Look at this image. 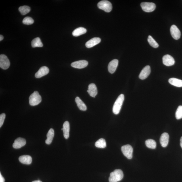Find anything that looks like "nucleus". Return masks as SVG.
Wrapping results in <instances>:
<instances>
[{"instance_id":"f257e3e1","label":"nucleus","mask_w":182,"mask_h":182,"mask_svg":"<svg viewBox=\"0 0 182 182\" xmlns=\"http://www.w3.org/2000/svg\"><path fill=\"white\" fill-rule=\"evenodd\" d=\"M123 177L122 171L120 169H116L110 174L109 181V182H117L121 181Z\"/></svg>"},{"instance_id":"f03ea898","label":"nucleus","mask_w":182,"mask_h":182,"mask_svg":"<svg viewBox=\"0 0 182 182\" xmlns=\"http://www.w3.org/2000/svg\"><path fill=\"white\" fill-rule=\"evenodd\" d=\"M124 99V95L122 94H120L114 103L113 108V112L115 115H117L119 113Z\"/></svg>"},{"instance_id":"7ed1b4c3","label":"nucleus","mask_w":182,"mask_h":182,"mask_svg":"<svg viewBox=\"0 0 182 182\" xmlns=\"http://www.w3.org/2000/svg\"><path fill=\"white\" fill-rule=\"evenodd\" d=\"M42 97L37 91H35L29 97V103L31 106H35L41 102Z\"/></svg>"},{"instance_id":"20e7f679","label":"nucleus","mask_w":182,"mask_h":182,"mask_svg":"<svg viewBox=\"0 0 182 182\" xmlns=\"http://www.w3.org/2000/svg\"><path fill=\"white\" fill-rule=\"evenodd\" d=\"M98 7L99 9L108 13L110 12L113 9L111 3L107 1H102L99 2L98 4Z\"/></svg>"},{"instance_id":"39448f33","label":"nucleus","mask_w":182,"mask_h":182,"mask_svg":"<svg viewBox=\"0 0 182 182\" xmlns=\"http://www.w3.org/2000/svg\"><path fill=\"white\" fill-rule=\"evenodd\" d=\"M122 151L124 155L129 159H132L133 157V149L130 145H125L121 148Z\"/></svg>"},{"instance_id":"423d86ee","label":"nucleus","mask_w":182,"mask_h":182,"mask_svg":"<svg viewBox=\"0 0 182 182\" xmlns=\"http://www.w3.org/2000/svg\"><path fill=\"white\" fill-rule=\"evenodd\" d=\"M141 6L143 11L148 13L154 11L156 8L155 4L149 2H143L141 3Z\"/></svg>"},{"instance_id":"0eeeda50","label":"nucleus","mask_w":182,"mask_h":182,"mask_svg":"<svg viewBox=\"0 0 182 182\" xmlns=\"http://www.w3.org/2000/svg\"><path fill=\"white\" fill-rule=\"evenodd\" d=\"M10 61L7 57L4 54L0 56V67L3 69H7L10 66Z\"/></svg>"},{"instance_id":"6e6552de","label":"nucleus","mask_w":182,"mask_h":182,"mask_svg":"<svg viewBox=\"0 0 182 182\" xmlns=\"http://www.w3.org/2000/svg\"><path fill=\"white\" fill-rule=\"evenodd\" d=\"M163 63L166 66H171L174 64L175 61L172 56L167 54L163 57Z\"/></svg>"},{"instance_id":"1a4fd4ad","label":"nucleus","mask_w":182,"mask_h":182,"mask_svg":"<svg viewBox=\"0 0 182 182\" xmlns=\"http://www.w3.org/2000/svg\"><path fill=\"white\" fill-rule=\"evenodd\" d=\"M170 33L172 37L176 40H179L181 37V31L175 25H173L170 28Z\"/></svg>"},{"instance_id":"9d476101","label":"nucleus","mask_w":182,"mask_h":182,"mask_svg":"<svg viewBox=\"0 0 182 182\" xmlns=\"http://www.w3.org/2000/svg\"><path fill=\"white\" fill-rule=\"evenodd\" d=\"M88 62L85 60H81L75 61L72 63L71 66L74 68L81 69L85 68L88 66Z\"/></svg>"},{"instance_id":"9b49d317","label":"nucleus","mask_w":182,"mask_h":182,"mask_svg":"<svg viewBox=\"0 0 182 182\" xmlns=\"http://www.w3.org/2000/svg\"><path fill=\"white\" fill-rule=\"evenodd\" d=\"M151 72V67L149 65H147L141 71L139 75V78L141 80L145 79L149 76Z\"/></svg>"},{"instance_id":"f8f14e48","label":"nucleus","mask_w":182,"mask_h":182,"mask_svg":"<svg viewBox=\"0 0 182 182\" xmlns=\"http://www.w3.org/2000/svg\"><path fill=\"white\" fill-rule=\"evenodd\" d=\"M26 144L25 139L22 138H18L15 140L13 147L15 149H20L24 146Z\"/></svg>"},{"instance_id":"ddd939ff","label":"nucleus","mask_w":182,"mask_h":182,"mask_svg":"<svg viewBox=\"0 0 182 182\" xmlns=\"http://www.w3.org/2000/svg\"><path fill=\"white\" fill-rule=\"evenodd\" d=\"M49 70L47 67H42L40 68L39 71L35 73V77L37 78H40L45 76L49 73Z\"/></svg>"},{"instance_id":"4468645a","label":"nucleus","mask_w":182,"mask_h":182,"mask_svg":"<svg viewBox=\"0 0 182 182\" xmlns=\"http://www.w3.org/2000/svg\"><path fill=\"white\" fill-rule=\"evenodd\" d=\"M118 63V60L116 59L112 60L109 63L108 69L110 73L113 74L116 71Z\"/></svg>"},{"instance_id":"2eb2a0df","label":"nucleus","mask_w":182,"mask_h":182,"mask_svg":"<svg viewBox=\"0 0 182 182\" xmlns=\"http://www.w3.org/2000/svg\"><path fill=\"white\" fill-rule=\"evenodd\" d=\"M169 136L168 133H163L160 137V142L161 145L163 147H165L168 145Z\"/></svg>"},{"instance_id":"dca6fc26","label":"nucleus","mask_w":182,"mask_h":182,"mask_svg":"<svg viewBox=\"0 0 182 182\" xmlns=\"http://www.w3.org/2000/svg\"><path fill=\"white\" fill-rule=\"evenodd\" d=\"M87 92L91 97L95 98L98 94V90L96 85L94 83H91L89 85Z\"/></svg>"},{"instance_id":"f3484780","label":"nucleus","mask_w":182,"mask_h":182,"mask_svg":"<svg viewBox=\"0 0 182 182\" xmlns=\"http://www.w3.org/2000/svg\"><path fill=\"white\" fill-rule=\"evenodd\" d=\"M101 41L100 38L95 37L93 38L87 42L85 44L86 47L88 48H92L93 47L96 45Z\"/></svg>"},{"instance_id":"a211bd4d","label":"nucleus","mask_w":182,"mask_h":182,"mask_svg":"<svg viewBox=\"0 0 182 182\" xmlns=\"http://www.w3.org/2000/svg\"><path fill=\"white\" fill-rule=\"evenodd\" d=\"M19 160L22 164L30 165L31 163L32 159L31 156L28 155H23L19 157Z\"/></svg>"},{"instance_id":"6ab92c4d","label":"nucleus","mask_w":182,"mask_h":182,"mask_svg":"<svg viewBox=\"0 0 182 182\" xmlns=\"http://www.w3.org/2000/svg\"><path fill=\"white\" fill-rule=\"evenodd\" d=\"M69 124L68 121H65L63 126V135L66 139H67L69 137Z\"/></svg>"},{"instance_id":"aec40b11","label":"nucleus","mask_w":182,"mask_h":182,"mask_svg":"<svg viewBox=\"0 0 182 182\" xmlns=\"http://www.w3.org/2000/svg\"><path fill=\"white\" fill-rule=\"evenodd\" d=\"M169 83L177 87H182V80L177 78H171L168 80Z\"/></svg>"},{"instance_id":"412c9836","label":"nucleus","mask_w":182,"mask_h":182,"mask_svg":"<svg viewBox=\"0 0 182 182\" xmlns=\"http://www.w3.org/2000/svg\"><path fill=\"white\" fill-rule=\"evenodd\" d=\"M54 135V131L53 129H50V130L49 131L47 135V139L45 141V143L49 145L52 143Z\"/></svg>"},{"instance_id":"4be33fe9","label":"nucleus","mask_w":182,"mask_h":182,"mask_svg":"<svg viewBox=\"0 0 182 182\" xmlns=\"http://www.w3.org/2000/svg\"><path fill=\"white\" fill-rule=\"evenodd\" d=\"M75 102L77 104L78 107L81 111H85L87 110V107L85 104L79 97H77L75 99Z\"/></svg>"},{"instance_id":"5701e85b","label":"nucleus","mask_w":182,"mask_h":182,"mask_svg":"<svg viewBox=\"0 0 182 182\" xmlns=\"http://www.w3.org/2000/svg\"><path fill=\"white\" fill-rule=\"evenodd\" d=\"M86 29L83 27H80L73 31L72 35L74 37H78L80 35L84 34L86 33Z\"/></svg>"},{"instance_id":"b1692460","label":"nucleus","mask_w":182,"mask_h":182,"mask_svg":"<svg viewBox=\"0 0 182 182\" xmlns=\"http://www.w3.org/2000/svg\"><path fill=\"white\" fill-rule=\"evenodd\" d=\"M31 46L33 48L37 47H42L43 46V44L41 39L39 37L35 38L31 42Z\"/></svg>"},{"instance_id":"393cba45","label":"nucleus","mask_w":182,"mask_h":182,"mask_svg":"<svg viewBox=\"0 0 182 182\" xmlns=\"http://www.w3.org/2000/svg\"><path fill=\"white\" fill-rule=\"evenodd\" d=\"M145 144L147 147L149 149H154L156 147V142L154 140L151 139L147 140L145 141Z\"/></svg>"},{"instance_id":"a878e982","label":"nucleus","mask_w":182,"mask_h":182,"mask_svg":"<svg viewBox=\"0 0 182 182\" xmlns=\"http://www.w3.org/2000/svg\"><path fill=\"white\" fill-rule=\"evenodd\" d=\"M95 145L97 147L104 148L106 147V142L104 139L101 138L96 142Z\"/></svg>"},{"instance_id":"bb28decb","label":"nucleus","mask_w":182,"mask_h":182,"mask_svg":"<svg viewBox=\"0 0 182 182\" xmlns=\"http://www.w3.org/2000/svg\"><path fill=\"white\" fill-rule=\"evenodd\" d=\"M19 10L22 15H24L30 12L31 8L28 6H23L19 8Z\"/></svg>"},{"instance_id":"cd10ccee","label":"nucleus","mask_w":182,"mask_h":182,"mask_svg":"<svg viewBox=\"0 0 182 182\" xmlns=\"http://www.w3.org/2000/svg\"><path fill=\"white\" fill-rule=\"evenodd\" d=\"M147 41L149 45L154 48H157L159 46L158 44L154 40L151 36L148 37Z\"/></svg>"},{"instance_id":"c85d7f7f","label":"nucleus","mask_w":182,"mask_h":182,"mask_svg":"<svg viewBox=\"0 0 182 182\" xmlns=\"http://www.w3.org/2000/svg\"><path fill=\"white\" fill-rule=\"evenodd\" d=\"M175 117L177 119L182 118V106H179L176 110L175 113Z\"/></svg>"},{"instance_id":"c756f323","label":"nucleus","mask_w":182,"mask_h":182,"mask_svg":"<svg viewBox=\"0 0 182 182\" xmlns=\"http://www.w3.org/2000/svg\"><path fill=\"white\" fill-rule=\"evenodd\" d=\"M34 22V21L33 19L29 17H26L23 19L22 21L23 24L28 25L33 24Z\"/></svg>"},{"instance_id":"7c9ffc66","label":"nucleus","mask_w":182,"mask_h":182,"mask_svg":"<svg viewBox=\"0 0 182 182\" xmlns=\"http://www.w3.org/2000/svg\"><path fill=\"white\" fill-rule=\"evenodd\" d=\"M6 118L5 113H2L0 115V128H1Z\"/></svg>"},{"instance_id":"2f4dec72","label":"nucleus","mask_w":182,"mask_h":182,"mask_svg":"<svg viewBox=\"0 0 182 182\" xmlns=\"http://www.w3.org/2000/svg\"><path fill=\"white\" fill-rule=\"evenodd\" d=\"M5 179L2 176L1 173H0V182H5Z\"/></svg>"},{"instance_id":"473e14b6","label":"nucleus","mask_w":182,"mask_h":182,"mask_svg":"<svg viewBox=\"0 0 182 182\" xmlns=\"http://www.w3.org/2000/svg\"><path fill=\"white\" fill-rule=\"evenodd\" d=\"M4 37L2 35H0V41H1L3 39Z\"/></svg>"},{"instance_id":"72a5a7b5","label":"nucleus","mask_w":182,"mask_h":182,"mask_svg":"<svg viewBox=\"0 0 182 182\" xmlns=\"http://www.w3.org/2000/svg\"><path fill=\"white\" fill-rule=\"evenodd\" d=\"M180 145L182 149V137L181 138L180 140Z\"/></svg>"},{"instance_id":"f704fd0d","label":"nucleus","mask_w":182,"mask_h":182,"mask_svg":"<svg viewBox=\"0 0 182 182\" xmlns=\"http://www.w3.org/2000/svg\"><path fill=\"white\" fill-rule=\"evenodd\" d=\"M42 182V181H39V180H38V181H34L33 182Z\"/></svg>"}]
</instances>
